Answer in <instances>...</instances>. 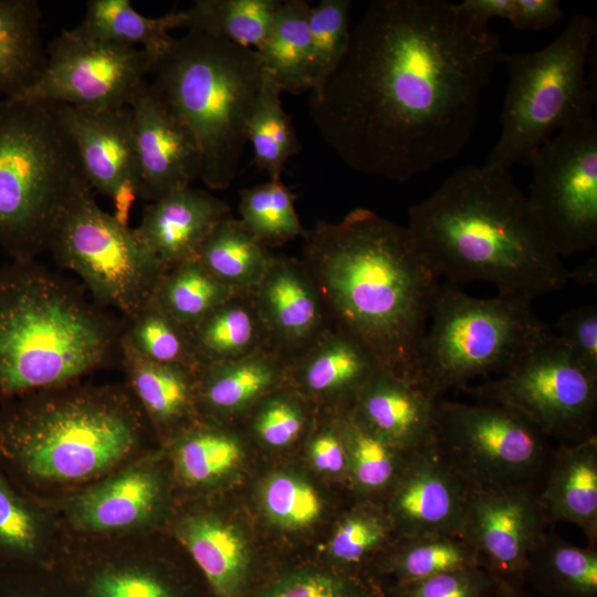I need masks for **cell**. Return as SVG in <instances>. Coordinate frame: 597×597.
<instances>
[{
	"instance_id": "6da1fadb",
	"label": "cell",
	"mask_w": 597,
	"mask_h": 597,
	"mask_svg": "<svg viewBox=\"0 0 597 597\" xmlns=\"http://www.w3.org/2000/svg\"><path fill=\"white\" fill-rule=\"evenodd\" d=\"M501 40L444 0H374L310 116L352 169L408 181L460 155L501 64Z\"/></svg>"
},
{
	"instance_id": "7a4b0ae2",
	"label": "cell",
	"mask_w": 597,
	"mask_h": 597,
	"mask_svg": "<svg viewBox=\"0 0 597 597\" xmlns=\"http://www.w3.org/2000/svg\"><path fill=\"white\" fill-rule=\"evenodd\" d=\"M301 262L331 324L363 343L381 369L417 385L439 276L407 227L356 208L305 231Z\"/></svg>"
},
{
	"instance_id": "3957f363",
	"label": "cell",
	"mask_w": 597,
	"mask_h": 597,
	"mask_svg": "<svg viewBox=\"0 0 597 597\" xmlns=\"http://www.w3.org/2000/svg\"><path fill=\"white\" fill-rule=\"evenodd\" d=\"M406 227L429 265L451 284L488 282L534 300L569 282L507 169H457L409 208Z\"/></svg>"
},
{
	"instance_id": "277c9868",
	"label": "cell",
	"mask_w": 597,
	"mask_h": 597,
	"mask_svg": "<svg viewBox=\"0 0 597 597\" xmlns=\"http://www.w3.org/2000/svg\"><path fill=\"white\" fill-rule=\"evenodd\" d=\"M160 447L125 383H75L0 406V470L46 502Z\"/></svg>"
},
{
	"instance_id": "5b68a950",
	"label": "cell",
	"mask_w": 597,
	"mask_h": 597,
	"mask_svg": "<svg viewBox=\"0 0 597 597\" xmlns=\"http://www.w3.org/2000/svg\"><path fill=\"white\" fill-rule=\"evenodd\" d=\"M123 327L85 289L35 260L0 268V406L109 367Z\"/></svg>"
},
{
	"instance_id": "8992f818",
	"label": "cell",
	"mask_w": 597,
	"mask_h": 597,
	"mask_svg": "<svg viewBox=\"0 0 597 597\" xmlns=\"http://www.w3.org/2000/svg\"><path fill=\"white\" fill-rule=\"evenodd\" d=\"M262 71L254 49L195 31L175 39L151 70V85L196 139L211 190L237 176Z\"/></svg>"
},
{
	"instance_id": "52a82bcc",
	"label": "cell",
	"mask_w": 597,
	"mask_h": 597,
	"mask_svg": "<svg viewBox=\"0 0 597 597\" xmlns=\"http://www.w3.org/2000/svg\"><path fill=\"white\" fill-rule=\"evenodd\" d=\"M87 189L57 105L0 97V248L11 260L48 250L62 214Z\"/></svg>"
},
{
	"instance_id": "ba28073f",
	"label": "cell",
	"mask_w": 597,
	"mask_h": 597,
	"mask_svg": "<svg viewBox=\"0 0 597 597\" xmlns=\"http://www.w3.org/2000/svg\"><path fill=\"white\" fill-rule=\"evenodd\" d=\"M596 33V21L578 13L543 49L502 54L509 82L501 130L484 165L528 167L557 133L594 118L596 86L587 67Z\"/></svg>"
},
{
	"instance_id": "9c48e42d",
	"label": "cell",
	"mask_w": 597,
	"mask_h": 597,
	"mask_svg": "<svg viewBox=\"0 0 597 597\" xmlns=\"http://www.w3.org/2000/svg\"><path fill=\"white\" fill-rule=\"evenodd\" d=\"M533 298L501 293L479 298L439 284L421 343L417 385L440 398L479 376L503 375L546 334Z\"/></svg>"
},
{
	"instance_id": "30bf717a",
	"label": "cell",
	"mask_w": 597,
	"mask_h": 597,
	"mask_svg": "<svg viewBox=\"0 0 597 597\" xmlns=\"http://www.w3.org/2000/svg\"><path fill=\"white\" fill-rule=\"evenodd\" d=\"M430 447L471 493L540 492L554 452L551 439L513 408L442 397Z\"/></svg>"
},
{
	"instance_id": "8fae6325",
	"label": "cell",
	"mask_w": 597,
	"mask_h": 597,
	"mask_svg": "<svg viewBox=\"0 0 597 597\" xmlns=\"http://www.w3.org/2000/svg\"><path fill=\"white\" fill-rule=\"evenodd\" d=\"M48 250L57 264L81 277L96 304L123 318L149 301L163 272L135 230L102 210L91 189L62 214Z\"/></svg>"
},
{
	"instance_id": "7c38bea8",
	"label": "cell",
	"mask_w": 597,
	"mask_h": 597,
	"mask_svg": "<svg viewBox=\"0 0 597 597\" xmlns=\"http://www.w3.org/2000/svg\"><path fill=\"white\" fill-rule=\"evenodd\" d=\"M166 534L70 537L52 570L69 597H213L185 549L161 548Z\"/></svg>"
},
{
	"instance_id": "4fadbf2b",
	"label": "cell",
	"mask_w": 597,
	"mask_h": 597,
	"mask_svg": "<svg viewBox=\"0 0 597 597\" xmlns=\"http://www.w3.org/2000/svg\"><path fill=\"white\" fill-rule=\"evenodd\" d=\"M463 390L476 401L517 410L558 444L597 436V379L551 332L507 373Z\"/></svg>"
},
{
	"instance_id": "5bb4252c",
	"label": "cell",
	"mask_w": 597,
	"mask_h": 597,
	"mask_svg": "<svg viewBox=\"0 0 597 597\" xmlns=\"http://www.w3.org/2000/svg\"><path fill=\"white\" fill-rule=\"evenodd\" d=\"M530 211L553 252L570 256L597 244V122L566 128L533 155Z\"/></svg>"
},
{
	"instance_id": "9a60e30c",
	"label": "cell",
	"mask_w": 597,
	"mask_h": 597,
	"mask_svg": "<svg viewBox=\"0 0 597 597\" xmlns=\"http://www.w3.org/2000/svg\"><path fill=\"white\" fill-rule=\"evenodd\" d=\"M174 482L163 447L112 474L42 502L69 537H105L165 530L172 514Z\"/></svg>"
},
{
	"instance_id": "2e32d148",
	"label": "cell",
	"mask_w": 597,
	"mask_h": 597,
	"mask_svg": "<svg viewBox=\"0 0 597 597\" xmlns=\"http://www.w3.org/2000/svg\"><path fill=\"white\" fill-rule=\"evenodd\" d=\"M154 65L140 48L65 30L48 48L39 77L10 98L92 109L130 106Z\"/></svg>"
},
{
	"instance_id": "e0dca14e",
	"label": "cell",
	"mask_w": 597,
	"mask_h": 597,
	"mask_svg": "<svg viewBox=\"0 0 597 597\" xmlns=\"http://www.w3.org/2000/svg\"><path fill=\"white\" fill-rule=\"evenodd\" d=\"M548 526L538 492L471 493L461 538L502 586L524 588L527 556Z\"/></svg>"
},
{
	"instance_id": "ac0fdd59",
	"label": "cell",
	"mask_w": 597,
	"mask_h": 597,
	"mask_svg": "<svg viewBox=\"0 0 597 597\" xmlns=\"http://www.w3.org/2000/svg\"><path fill=\"white\" fill-rule=\"evenodd\" d=\"M136 153L137 198L154 202L190 187L201 161L188 127L163 102L147 80L130 104Z\"/></svg>"
},
{
	"instance_id": "d6986e66",
	"label": "cell",
	"mask_w": 597,
	"mask_h": 597,
	"mask_svg": "<svg viewBox=\"0 0 597 597\" xmlns=\"http://www.w3.org/2000/svg\"><path fill=\"white\" fill-rule=\"evenodd\" d=\"M388 494L396 537H461L471 492L430 446L410 452Z\"/></svg>"
},
{
	"instance_id": "ffe728a7",
	"label": "cell",
	"mask_w": 597,
	"mask_h": 597,
	"mask_svg": "<svg viewBox=\"0 0 597 597\" xmlns=\"http://www.w3.org/2000/svg\"><path fill=\"white\" fill-rule=\"evenodd\" d=\"M251 292L271 349L287 360L331 325L323 300L301 260L275 254Z\"/></svg>"
},
{
	"instance_id": "44dd1931",
	"label": "cell",
	"mask_w": 597,
	"mask_h": 597,
	"mask_svg": "<svg viewBox=\"0 0 597 597\" xmlns=\"http://www.w3.org/2000/svg\"><path fill=\"white\" fill-rule=\"evenodd\" d=\"M186 551L213 597H254L259 591L242 534L211 510L172 511L165 528Z\"/></svg>"
},
{
	"instance_id": "7402d4cb",
	"label": "cell",
	"mask_w": 597,
	"mask_h": 597,
	"mask_svg": "<svg viewBox=\"0 0 597 597\" xmlns=\"http://www.w3.org/2000/svg\"><path fill=\"white\" fill-rule=\"evenodd\" d=\"M56 105L92 191L113 198L124 185L130 184L136 189L137 169L130 106L92 109Z\"/></svg>"
},
{
	"instance_id": "603a6c76",
	"label": "cell",
	"mask_w": 597,
	"mask_h": 597,
	"mask_svg": "<svg viewBox=\"0 0 597 597\" xmlns=\"http://www.w3.org/2000/svg\"><path fill=\"white\" fill-rule=\"evenodd\" d=\"M119 364L125 375L124 383L160 447L201 419L197 401L198 368L148 360L123 338Z\"/></svg>"
},
{
	"instance_id": "cb8c5ba5",
	"label": "cell",
	"mask_w": 597,
	"mask_h": 597,
	"mask_svg": "<svg viewBox=\"0 0 597 597\" xmlns=\"http://www.w3.org/2000/svg\"><path fill=\"white\" fill-rule=\"evenodd\" d=\"M229 213L231 208L227 202L190 186L145 206L140 223L134 230L165 271L197 258L206 237Z\"/></svg>"
},
{
	"instance_id": "d4e9b609",
	"label": "cell",
	"mask_w": 597,
	"mask_h": 597,
	"mask_svg": "<svg viewBox=\"0 0 597 597\" xmlns=\"http://www.w3.org/2000/svg\"><path fill=\"white\" fill-rule=\"evenodd\" d=\"M287 368L290 387L307 398L343 400L347 409L381 367L363 343L331 324Z\"/></svg>"
},
{
	"instance_id": "484cf974",
	"label": "cell",
	"mask_w": 597,
	"mask_h": 597,
	"mask_svg": "<svg viewBox=\"0 0 597 597\" xmlns=\"http://www.w3.org/2000/svg\"><path fill=\"white\" fill-rule=\"evenodd\" d=\"M437 399L418 385L380 368L347 409L390 444L415 451L431 443Z\"/></svg>"
},
{
	"instance_id": "4316f807",
	"label": "cell",
	"mask_w": 597,
	"mask_h": 597,
	"mask_svg": "<svg viewBox=\"0 0 597 597\" xmlns=\"http://www.w3.org/2000/svg\"><path fill=\"white\" fill-rule=\"evenodd\" d=\"M287 364L268 348L238 360L198 367L200 418L220 422L244 413L268 394L289 386Z\"/></svg>"
},
{
	"instance_id": "83f0119b",
	"label": "cell",
	"mask_w": 597,
	"mask_h": 597,
	"mask_svg": "<svg viewBox=\"0 0 597 597\" xmlns=\"http://www.w3.org/2000/svg\"><path fill=\"white\" fill-rule=\"evenodd\" d=\"M69 538L53 511L0 470V568L53 569Z\"/></svg>"
},
{
	"instance_id": "f1b7e54d",
	"label": "cell",
	"mask_w": 597,
	"mask_h": 597,
	"mask_svg": "<svg viewBox=\"0 0 597 597\" xmlns=\"http://www.w3.org/2000/svg\"><path fill=\"white\" fill-rule=\"evenodd\" d=\"M538 498L549 525H576L597 547V436L554 448Z\"/></svg>"
},
{
	"instance_id": "f546056e",
	"label": "cell",
	"mask_w": 597,
	"mask_h": 597,
	"mask_svg": "<svg viewBox=\"0 0 597 597\" xmlns=\"http://www.w3.org/2000/svg\"><path fill=\"white\" fill-rule=\"evenodd\" d=\"M189 332L198 367L271 349L269 333L251 290L235 291Z\"/></svg>"
},
{
	"instance_id": "4dcf8cb0",
	"label": "cell",
	"mask_w": 597,
	"mask_h": 597,
	"mask_svg": "<svg viewBox=\"0 0 597 597\" xmlns=\"http://www.w3.org/2000/svg\"><path fill=\"white\" fill-rule=\"evenodd\" d=\"M175 488L201 491L223 480L240 463V439L220 422L200 419L163 447Z\"/></svg>"
},
{
	"instance_id": "1f68e13d",
	"label": "cell",
	"mask_w": 597,
	"mask_h": 597,
	"mask_svg": "<svg viewBox=\"0 0 597 597\" xmlns=\"http://www.w3.org/2000/svg\"><path fill=\"white\" fill-rule=\"evenodd\" d=\"M184 21V11L149 18L136 11L129 0H90L82 22L69 31L83 39L140 48L156 63L175 40L169 30L181 28Z\"/></svg>"
},
{
	"instance_id": "d6a6232c",
	"label": "cell",
	"mask_w": 597,
	"mask_h": 597,
	"mask_svg": "<svg viewBox=\"0 0 597 597\" xmlns=\"http://www.w3.org/2000/svg\"><path fill=\"white\" fill-rule=\"evenodd\" d=\"M525 583L545 597H597V547H580L545 531L531 549Z\"/></svg>"
},
{
	"instance_id": "836d02e7",
	"label": "cell",
	"mask_w": 597,
	"mask_h": 597,
	"mask_svg": "<svg viewBox=\"0 0 597 597\" xmlns=\"http://www.w3.org/2000/svg\"><path fill=\"white\" fill-rule=\"evenodd\" d=\"M41 15L36 0H0V96L18 94L41 74Z\"/></svg>"
},
{
	"instance_id": "e575fe53",
	"label": "cell",
	"mask_w": 597,
	"mask_h": 597,
	"mask_svg": "<svg viewBox=\"0 0 597 597\" xmlns=\"http://www.w3.org/2000/svg\"><path fill=\"white\" fill-rule=\"evenodd\" d=\"M311 6L303 0L281 1L256 53L281 90L292 94L311 91L308 77Z\"/></svg>"
},
{
	"instance_id": "d590c367",
	"label": "cell",
	"mask_w": 597,
	"mask_h": 597,
	"mask_svg": "<svg viewBox=\"0 0 597 597\" xmlns=\"http://www.w3.org/2000/svg\"><path fill=\"white\" fill-rule=\"evenodd\" d=\"M274 255L231 213L213 227L197 253L218 281L237 291L256 286Z\"/></svg>"
},
{
	"instance_id": "8d00e7d4",
	"label": "cell",
	"mask_w": 597,
	"mask_h": 597,
	"mask_svg": "<svg viewBox=\"0 0 597 597\" xmlns=\"http://www.w3.org/2000/svg\"><path fill=\"white\" fill-rule=\"evenodd\" d=\"M397 540L392 548H386L375 563L377 574L391 577V585L479 566L476 552L459 536L429 535Z\"/></svg>"
},
{
	"instance_id": "74e56055",
	"label": "cell",
	"mask_w": 597,
	"mask_h": 597,
	"mask_svg": "<svg viewBox=\"0 0 597 597\" xmlns=\"http://www.w3.org/2000/svg\"><path fill=\"white\" fill-rule=\"evenodd\" d=\"M348 459V475L363 495L389 493L411 451L399 449L365 427L349 409L337 417Z\"/></svg>"
},
{
	"instance_id": "f35d334b",
	"label": "cell",
	"mask_w": 597,
	"mask_h": 597,
	"mask_svg": "<svg viewBox=\"0 0 597 597\" xmlns=\"http://www.w3.org/2000/svg\"><path fill=\"white\" fill-rule=\"evenodd\" d=\"M262 81L252 107L245 137L250 142L256 167L270 180H281L287 159L301 151L292 121L282 106L283 91L262 67Z\"/></svg>"
},
{
	"instance_id": "ab89813d",
	"label": "cell",
	"mask_w": 597,
	"mask_h": 597,
	"mask_svg": "<svg viewBox=\"0 0 597 597\" xmlns=\"http://www.w3.org/2000/svg\"><path fill=\"white\" fill-rule=\"evenodd\" d=\"M235 291L192 258L163 271L153 297L167 315L191 329Z\"/></svg>"
},
{
	"instance_id": "60d3db41",
	"label": "cell",
	"mask_w": 597,
	"mask_h": 597,
	"mask_svg": "<svg viewBox=\"0 0 597 597\" xmlns=\"http://www.w3.org/2000/svg\"><path fill=\"white\" fill-rule=\"evenodd\" d=\"M281 1L197 0L184 11L181 28L256 50L263 43Z\"/></svg>"
},
{
	"instance_id": "b9f144b4",
	"label": "cell",
	"mask_w": 597,
	"mask_h": 597,
	"mask_svg": "<svg viewBox=\"0 0 597 597\" xmlns=\"http://www.w3.org/2000/svg\"><path fill=\"white\" fill-rule=\"evenodd\" d=\"M295 199L281 180L244 188L240 191L239 219L265 247L282 245L306 231L295 210Z\"/></svg>"
},
{
	"instance_id": "7bdbcfd3",
	"label": "cell",
	"mask_w": 597,
	"mask_h": 597,
	"mask_svg": "<svg viewBox=\"0 0 597 597\" xmlns=\"http://www.w3.org/2000/svg\"><path fill=\"white\" fill-rule=\"evenodd\" d=\"M123 321L122 338L140 356L198 368L189 329L167 315L153 296L138 313Z\"/></svg>"
},
{
	"instance_id": "ee69618b",
	"label": "cell",
	"mask_w": 597,
	"mask_h": 597,
	"mask_svg": "<svg viewBox=\"0 0 597 597\" xmlns=\"http://www.w3.org/2000/svg\"><path fill=\"white\" fill-rule=\"evenodd\" d=\"M254 597H386V589L370 574L303 567L279 573Z\"/></svg>"
},
{
	"instance_id": "f6af8a7d",
	"label": "cell",
	"mask_w": 597,
	"mask_h": 597,
	"mask_svg": "<svg viewBox=\"0 0 597 597\" xmlns=\"http://www.w3.org/2000/svg\"><path fill=\"white\" fill-rule=\"evenodd\" d=\"M395 534L390 519L379 506H359L337 524L328 545L331 558L343 569L360 572L377 558Z\"/></svg>"
},
{
	"instance_id": "bcb514c9",
	"label": "cell",
	"mask_w": 597,
	"mask_h": 597,
	"mask_svg": "<svg viewBox=\"0 0 597 597\" xmlns=\"http://www.w3.org/2000/svg\"><path fill=\"white\" fill-rule=\"evenodd\" d=\"M349 0H322L311 7L308 17L311 91L337 66L350 38Z\"/></svg>"
},
{
	"instance_id": "7dc6e473",
	"label": "cell",
	"mask_w": 597,
	"mask_h": 597,
	"mask_svg": "<svg viewBox=\"0 0 597 597\" xmlns=\"http://www.w3.org/2000/svg\"><path fill=\"white\" fill-rule=\"evenodd\" d=\"M268 519L284 528H301L314 523L322 511L321 500L305 480L286 472L270 475L261 490Z\"/></svg>"
},
{
	"instance_id": "c3c4849f",
	"label": "cell",
	"mask_w": 597,
	"mask_h": 597,
	"mask_svg": "<svg viewBox=\"0 0 597 597\" xmlns=\"http://www.w3.org/2000/svg\"><path fill=\"white\" fill-rule=\"evenodd\" d=\"M285 387V386H284ZM281 387L263 397L254 407L250 420L251 431L263 444L284 448L304 432L310 413L291 390Z\"/></svg>"
},
{
	"instance_id": "681fc988",
	"label": "cell",
	"mask_w": 597,
	"mask_h": 597,
	"mask_svg": "<svg viewBox=\"0 0 597 597\" xmlns=\"http://www.w3.org/2000/svg\"><path fill=\"white\" fill-rule=\"evenodd\" d=\"M501 584L475 566L442 572L386 589V597H494Z\"/></svg>"
},
{
	"instance_id": "f907efd6",
	"label": "cell",
	"mask_w": 597,
	"mask_h": 597,
	"mask_svg": "<svg viewBox=\"0 0 597 597\" xmlns=\"http://www.w3.org/2000/svg\"><path fill=\"white\" fill-rule=\"evenodd\" d=\"M557 328L556 336L575 360L597 379V306L582 305L565 312Z\"/></svg>"
},
{
	"instance_id": "816d5d0a",
	"label": "cell",
	"mask_w": 597,
	"mask_h": 597,
	"mask_svg": "<svg viewBox=\"0 0 597 597\" xmlns=\"http://www.w3.org/2000/svg\"><path fill=\"white\" fill-rule=\"evenodd\" d=\"M0 597H69L52 569L0 568Z\"/></svg>"
},
{
	"instance_id": "f5cc1de1",
	"label": "cell",
	"mask_w": 597,
	"mask_h": 597,
	"mask_svg": "<svg viewBox=\"0 0 597 597\" xmlns=\"http://www.w3.org/2000/svg\"><path fill=\"white\" fill-rule=\"evenodd\" d=\"M313 465L331 474H348V459L337 418L316 433L310 442Z\"/></svg>"
},
{
	"instance_id": "db71d44e",
	"label": "cell",
	"mask_w": 597,
	"mask_h": 597,
	"mask_svg": "<svg viewBox=\"0 0 597 597\" xmlns=\"http://www.w3.org/2000/svg\"><path fill=\"white\" fill-rule=\"evenodd\" d=\"M564 17L557 0H515L510 23L516 30L540 31L553 27Z\"/></svg>"
},
{
	"instance_id": "11a10c76",
	"label": "cell",
	"mask_w": 597,
	"mask_h": 597,
	"mask_svg": "<svg viewBox=\"0 0 597 597\" xmlns=\"http://www.w3.org/2000/svg\"><path fill=\"white\" fill-rule=\"evenodd\" d=\"M457 4L474 20L490 24L493 19H505L510 22L514 14L515 0H464Z\"/></svg>"
},
{
	"instance_id": "9f6ffc18",
	"label": "cell",
	"mask_w": 597,
	"mask_h": 597,
	"mask_svg": "<svg viewBox=\"0 0 597 597\" xmlns=\"http://www.w3.org/2000/svg\"><path fill=\"white\" fill-rule=\"evenodd\" d=\"M569 281L573 280L582 286L593 285L597 282V260L590 258L585 263L568 271Z\"/></svg>"
},
{
	"instance_id": "6f0895ef",
	"label": "cell",
	"mask_w": 597,
	"mask_h": 597,
	"mask_svg": "<svg viewBox=\"0 0 597 597\" xmlns=\"http://www.w3.org/2000/svg\"><path fill=\"white\" fill-rule=\"evenodd\" d=\"M494 597H534L526 593L524 588H511L506 586H500Z\"/></svg>"
}]
</instances>
